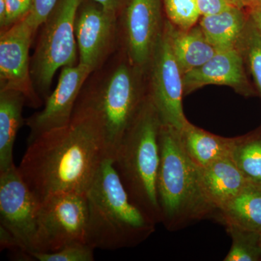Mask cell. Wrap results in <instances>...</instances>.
I'll return each mask as SVG.
<instances>
[{"label":"cell","mask_w":261,"mask_h":261,"mask_svg":"<svg viewBox=\"0 0 261 261\" xmlns=\"http://www.w3.org/2000/svg\"><path fill=\"white\" fill-rule=\"evenodd\" d=\"M100 123L89 108L76 105L66 126L46 132L29 144L18 167L39 202L60 193H87L104 160Z\"/></svg>","instance_id":"obj_1"},{"label":"cell","mask_w":261,"mask_h":261,"mask_svg":"<svg viewBox=\"0 0 261 261\" xmlns=\"http://www.w3.org/2000/svg\"><path fill=\"white\" fill-rule=\"evenodd\" d=\"M86 242L95 249L137 247L155 231V223L133 203L113 166L104 160L87 193Z\"/></svg>","instance_id":"obj_2"},{"label":"cell","mask_w":261,"mask_h":261,"mask_svg":"<svg viewBox=\"0 0 261 261\" xmlns=\"http://www.w3.org/2000/svg\"><path fill=\"white\" fill-rule=\"evenodd\" d=\"M159 145L157 192L161 224L168 231H175L196 221L214 218L216 211L201 188L198 168L182 147L180 130L161 125Z\"/></svg>","instance_id":"obj_3"},{"label":"cell","mask_w":261,"mask_h":261,"mask_svg":"<svg viewBox=\"0 0 261 261\" xmlns=\"http://www.w3.org/2000/svg\"><path fill=\"white\" fill-rule=\"evenodd\" d=\"M161 125L159 113L147 96L113 159L130 200L156 224L161 223L157 192Z\"/></svg>","instance_id":"obj_4"},{"label":"cell","mask_w":261,"mask_h":261,"mask_svg":"<svg viewBox=\"0 0 261 261\" xmlns=\"http://www.w3.org/2000/svg\"><path fill=\"white\" fill-rule=\"evenodd\" d=\"M145 73L130 63L126 56V59L110 71L102 84L77 102L76 105L89 108L97 117L109 159L114 158L123 136L148 96L143 84Z\"/></svg>","instance_id":"obj_5"},{"label":"cell","mask_w":261,"mask_h":261,"mask_svg":"<svg viewBox=\"0 0 261 261\" xmlns=\"http://www.w3.org/2000/svg\"><path fill=\"white\" fill-rule=\"evenodd\" d=\"M82 2L58 0L42 24V32L32 58V75L36 90L44 99L49 95L57 71L79 63L75 22Z\"/></svg>","instance_id":"obj_6"},{"label":"cell","mask_w":261,"mask_h":261,"mask_svg":"<svg viewBox=\"0 0 261 261\" xmlns=\"http://www.w3.org/2000/svg\"><path fill=\"white\" fill-rule=\"evenodd\" d=\"M88 203L86 194L60 193L41 202L37 215L34 252L57 251L86 242Z\"/></svg>","instance_id":"obj_7"},{"label":"cell","mask_w":261,"mask_h":261,"mask_svg":"<svg viewBox=\"0 0 261 261\" xmlns=\"http://www.w3.org/2000/svg\"><path fill=\"white\" fill-rule=\"evenodd\" d=\"M148 96L163 125L181 130L188 122L184 112L182 73L164 31L149 63Z\"/></svg>","instance_id":"obj_8"},{"label":"cell","mask_w":261,"mask_h":261,"mask_svg":"<svg viewBox=\"0 0 261 261\" xmlns=\"http://www.w3.org/2000/svg\"><path fill=\"white\" fill-rule=\"evenodd\" d=\"M40 203L15 165L0 172V226L13 235L30 258L35 247Z\"/></svg>","instance_id":"obj_9"},{"label":"cell","mask_w":261,"mask_h":261,"mask_svg":"<svg viewBox=\"0 0 261 261\" xmlns=\"http://www.w3.org/2000/svg\"><path fill=\"white\" fill-rule=\"evenodd\" d=\"M35 34L25 18L1 31L0 89L20 92L30 107L38 108L42 106L43 99L34 87L29 55Z\"/></svg>","instance_id":"obj_10"},{"label":"cell","mask_w":261,"mask_h":261,"mask_svg":"<svg viewBox=\"0 0 261 261\" xmlns=\"http://www.w3.org/2000/svg\"><path fill=\"white\" fill-rule=\"evenodd\" d=\"M163 0H130L121 15L125 56L147 72L163 32Z\"/></svg>","instance_id":"obj_11"},{"label":"cell","mask_w":261,"mask_h":261,"mask_svg":"<svg viewBox=\"0 0 261 261\" xmlns=\"http://www.w3.org/2000/svg\"><path fill=\"white\" fill-rule=\"evenodd\" d=\"M118 19L93 0H83L75 22L79 63L93 72L102 65L114 47Z\"/></svg>","instance_id":"obj_12"},{"label":"cell","mask_w":261,"mask_h":261,"mask_svg":"<svg viewBox=\"0 0 261 261\" xmlns=\"http://www.w3.org/2000/svg\"><path fill=\"white\" fill-rule=\"evenodd\" d=\"M92 72L80 63L62 68L56 88L45 99L42 111L27 120L28 145L43 134L70 123L84 84Z\"/></svg>","instance_id":"obj_13"},{"label":"cell","mask_w":261,"mask_h":261,"mask_svg":"<svg viewBox=\"0 0 261 261\" xmlns=\"http://www.w3.org/2000/svg\"><path fill=\"white\" fill-rule=\"evenodd\" d=\"M183 84L185 96L208 85L226 86L245 97L257 96L243 55L237 47L216 51L203 65L183 75Z\"/></svg>","instance_id":"obj_14"},{"label":"cell","mask_w":261,"mask_h":261,"mask_svg":"<svg viewBox=\"0 0 261 261\" xmlns=\"http://www.w3.org/2000/svg\"><path fill=\"white\" fill-rule=\"evenodd\" d=\"M198 171L201 188L216 213L248 185L231 156L198 168Z\"/></svg>","instance_id":"obj_15"},{"label":"cell","mask_w":261,"mask_h":261,"mask_svg":"<svg viewBox=\"0 0 261 261\" xmlns=\"http://www.w3.org/2000/svg\"><path fill=\"white\" fill-rule=\"evenodd\" d=\"M163 31L183 75L203 65L217 51L199 23L192 28L182 29L166 20Z\"/></svg>","instance_id":"obj_16"},{"label":"cell","mask_w":261,"mask_h":261,"mask_svg":"<svg viewBox=\"0 0 261 261\" xmlns=\"http://www.w3.org/2000/svg\"><path fill=\"white\" fill-rule=\"evenodd\" d=\"M180 138L184 150L197 168L231 156L232 151L233 138L214 135L190 121L180 130Z\"/></svg>","instance_id":"obj_17"},{"label":"cell","mask_w":261,"mask_h":261,"mask_svg":"<svg viewBox=\"0 0 261 261\" xmlns=\"http://www.w3.org/2000/svg\"><path fill=\"white\" fill-rule=\"evenodd\" d=\"M248 20L247 9L232 5L217 14L201 17L198 23L218 51L236 47Z\"/></svg>","instance_id":"obj_18"},{"label":"cell","mask_w":261,"mask_h":261,"mask_svg":"<svg viewBox=\"0 0 261 261\" xmlns=\"http://www.w3.org/2000/svg\"><path fill=\"white\" fill-rule=\"evenodd\" d=\"M25 96L17 91L0 89V172L14 166L13 148L23 123Z\"/></svg>","instance_id":"obj_19"},{"label":"cell","mask_w":261,"mask_h":261,"mask_svg":"<svg viewBox=\"0 0 261 261\" xmlns=\"http://www.w3.org/2000/svg\"><path fill=\"white\" fill-rule=\"evenodd\" d=\"M214 218L221 224L261 232V188L248 185Z\"/></svg>","instance_id":"obj_20"},{"label":"cell","mask_w":261,"mask_h":261,"mask_svg":"<svg viewBox=\"0 0 261 261\" xmlns=\"http://www.w3.org/2000/svg\"><path fill=\"white\" fill-rule=\"evenodd\" d=\"M231 157L247 184L261 188V125L247 135L233 137Z\"/></svg>","instance_id":"obj_21"},{"label":"cell","mask_w":261,"mask_h":261,"mask_svg":"<svg viewBox=\"0 0 261 261\" xmlns=\"http://www.w3.org/2000/svg\"><path fill=\"white\" fill-rule=\"evenodd\" d=\"M236 47L243 55L247 72L261 98V34L250 18Z\"/></svg>","instance_id":"obj_22"},{"label":"cell","mask_w":261,"mask_h":261,"mask_svg":"<svg viewBox=\"0 0 261 261\" xmlns=\"http://www.w3.org/2000/svg\"><path fill=\"white\" fill-rule=\"evenodd\" d=\"M225 227L232 244L224 261L261 260L260 232L234 226Z\"/></svg>","instance_id":"obj_23"},{"label":"cell","mask_w":261,"mask_h":261,"mask_svg":"<svg viewBox=\"0 0 261 261\" xmlns=\"http://www.w3.org/2000/svg\"><path fill=\"white\" fill-rule=\"evenodd\" d=\"M163 10L168 21L175 27L188 29L201 18L196 0H163Z\"/></svg>","instance_id":"obj_24"},{"label":"cell","mask_w":261,"mask_h":261,"mask_svg":"<svg viewBox=\"0 0 261 261\" xmlns=\"http://www.w3.org/2000/svg\"><path fill=\"white\" fill-rule=\"evenodd\" d=\"M94 250L87 243L79 242L55 252H32L30 256L33 260L39 261H92L94 260Z\"/></svg>","instance_id":"obj_25"},{"label":"cell","mask_w":261,"mask_h":261,"mask_svg":"<svg viewBox=\"0 0 261 261\" xmlns=\"http://www.w3.org/2000/svg\"><path fill=\"white\" fill-rule=\"evenodd\" d=\"M58 0H33L28 14L24 18L37 32L38 29L47 20Z\"/></svg>","instance_id":"obj_26"},{"label":"cell","mask_w":261,"mask_h":261,"mask_svg":"<svg viewBox=\"0 0 261 261\" xmlns=\"http://www.w3.org/2000/svg\"><path fill=\"white\" fill-rule=\"evenodd\" d=\"M7 8L6 21L1 31L8 29L23 19L31 9L33 0H5Z\"/></svg>","instance_id":"obj_27"},{"label":"cell","mask_w":261,"mask_h":261,"mask_svg":"<svg viewBox=\"0 0 261 261\" xmlns=\"http://www.w3.org/2000/svg\"><path fill=\"white\" fill-rule=\"evenodd\" d=\"M201 17L217 14L232 6L229 0H196Z\"/></svg>","instance_id":"obj_28"},{"label":"cell","mask_w":261,"mask_h":261,"mask_svg":"<svg viewBox=\"0 0 261 261\" xmlns=\"http://www.w3.org/2000/svg\"><path fill=\"white\" fill-rule=\"evenodd\" d=\"M118 17H121L130 0H93Z\"/></svg>","instance_id":"obj_29"},{"label":"cell","mask_w":261,"mask_h":261,"mask_svg":"<svg viewBox=\"0 0 261 261\" xmlns=\"http://www.w3.org/2000/svg\"><path fill=\"white\" fill-rule=\"evenodd\" d=\"M249 18L261 34V3L247 8Z\"/></svg>","instance_id":"obj_30"},{"label":"cell","mask_w":261,"mask_h":261,"mask_svg":"<svg viewBox=\"0 0 261 261\" xmlns=\"http://www.w3.org/2000/svg\"><path fill=\"white\" fill-rule=\"evenodd\" d=\"M231 4L238 8H243V9H247L248 8V4H247V0H229Z\"/></svg>","instance_id":"obj_31"},{"label":"cell","mask_w":261,"mask_h":261,"mask_svg":"<svg viewBox=\"0 0 261 261\" xmlns=\"http://www.w3.org/2000/svg\"><path fill=\"white\" fill-rule=\"evenodd\" d=\"M247 4H248V8L250 7L254 6L261 3V0H247Z\"/></svg>","instance_id":"obj_32"},{"label":"cell","mask_w":261,"mask_h":261,"mask_svg":"<svg viewBox=\"0 0 261 261\" xmlns=\"http://www.w3.org/2000/svg\"><path fill=\"white\" fill-rule=\"evenodd\" d=\"M260 246H261V232H260Z\"/></svg>","instance_id":"obj_33"}]
</instances>
